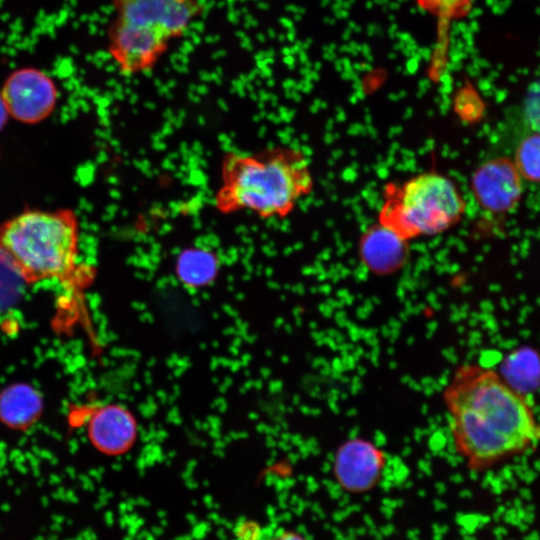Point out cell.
<instances>
[{
    "instance_id": "cell-1",
    "label": "cell",
    "mask_w": 540,
    "mask_h": 540,
    "mask_svg": "<svg viewBox=\"0 0 540 540\" xmlns=\"http://www.w3.org/2000/svg\"><path fill=\"white\" fill-rule=\"evenodd\" d=\"M455 451L484 471L540 446V419L528 394L499 371L476 363L456 368L443 391Z\"/></svg>"
},
{
    "instance_id": "cell-19",
    "label": "cell",
    "mask_w": 540,
    "mask_h": 540,
    "mask_svg": "<svg viewBox=\"0 0 540 540\" xmlns=\"http://www.w3.org/2000/svg\"><path fill=\"white\" fill-rule=\"evenodd\" d=\"M270 540H307L305 536L294 530H284Z\"/></svg>"
},
{
    "instance_id": "cell-12",
    "label": "cell",
    "mask_w": 540,
    "mask_h": 540,
    "mask_svg": "<svg viewBox=\"0 0 540 540\" xmlns=\"http://www.w3.org/2000/svg\"><path fill=\"white\" fill-rule=\"evenodd\" d=\"M217 254L207 247L192 246L177 256L175 272L179 281L188 288L199 289L211 284L219 271Z\"/></svg>"
},
{
    "instance_id": "cell-20",
    "label": "cell",
    "mask_w": 540,
    "mask_h": 540,
    "mask_svg": "<svg viewBox=\"0 0 540 540\" xmlns=\"http://www.w3.org/2000/svg\"><path fill=\"white\" fill-rule=\"evenodd\" d=\"M8 110L5 104V101L3 99L2 93L0 91V130H2L7 123L8 120Z\"/></svg>"
},
{
    "instance_id": "cell-5",
    "label": "cell",
    "mask_w": 540,
    "mask_h": 540,
    "mask_svg": "<svg viewBox=\"0 0 540 540\" xmlns=\"http://www.w3.org/2000/svg\"><path fill=\"white\" fill-rule=\"evenodd\" d=\"M113 24L165 43L182 36L200 14L199 0H113Z\"/></svg>"
},
{
    "instance_id": "cell-2",
    "label": "cell",
    "mask_w": 540,
    "mask_h": 540,
    "mask_svg": "<svg viewBox=\"0 0 540 540\" xmlns=\"http://www.w3.org/2000/svg\"><path fill=\"white\" fill-rule=\"evenodd\" d=\"M313 187L308 158L298 148L229 151L221 159L214 207L225 215L247 212L263 220L283 219Z\"/></svg>"
},
{
    "instance_id": "cell-13",
    "label": "cell",
    "mask_w": 540,
    "mask_h": 540,
    "mask_svg": "<svg viewBox=\"0 0 540 540\" xmlns=\"http://www.w3.org/2000/svg\"><path fill=\"white\" fill-rule=\"evenodd\" d=\"M499 371L503 378L519 391L529 395L540 381V355L530 349L510 353Z\"/></svg>"
},
{
    "instance_id": "cell-7",
    "label": "cell",
    "mask_w": 540,
    "mask_h": 540,
    "mask_svg": "<svg viewBox=\"0 0 540 540\" xmlns=\"http://www.w3.org/2000/svg\"><path fill=\"white\" fill-rule=\"evenodd\" d=\"M386 463V453L372 441L350 438L336 450L333 474L343 490L362 494L378 485Z\"/></svg>"
},
{
    "instance_id": "cell-3",
    "label": "cell",
    "mask_w": 540,
    "mask_h": 540,
    "mask_svg": "<svg viewBox=\"0 0 540 540\" xmlns=\"http://www.w3.org/2000/svg\"><path fill=\"white\" fill-rule=\"evenodd\" d=\"M79 222L70 209L26 210L0 225V260L26 284L56 278L71 285L77 266Z\"/></svg>"
},
{
    "instance_id": "cell-16",
    "label": "cell",
    "mask_w": 540,
    "mask_h": 540,
    "mask_svg": "<svg viewBox=\"0 0 540 540\" xmlns=\"http://www.w3.org/2000/svg\"><path fill=\"white\" fill-rule=\"evenodd\" d=\"M25 284L13 270L0 260V313L18 302Z\"/></svg>"
},
{
    "instance_id": "cell-9",
    "label": "cell",
    "mask_w": 540,
    "mask_h": 540,
    "mask_svg": "<svg viewBox=\"0 0 540 540\" xmlns=\"http://www.w3.org/2000/svg\"><path fill=\"white\" fill-rule=\"evenodd\" d=\"M358 252L362 264L369 272L378 276H388L406 265L409 258V241L377 221L361 235Z\"/></svg>"
},
{
    "instance_id": "cell-11",
    "label": "cell",
    "mask_w": 540,
    "mask_h": 540,
    "mask_svg": "<svg viewBox=\"0 0 540 540\" xmlns=\"http://www.w3.org/2000/svg\"><path fill=\"white\" fill-rule=\"evenodd\" d=\"M43 398L27 383H13L0 393V421L15 430L31 427L41 416Z\"/></svg>"
},
{
    "instance_id": "cell-4",
    "label": "cell",
    "mask_w": 540,
    "mask_h": 540,
    "mask_svg": "<svg viewBox=\"0 0 540 540\" xmlns=\"http://www.w3.org/2000/svg\"><path fill=\"white\" fill-rule=\"evenodd\" d=\"M465 210V199L453 180L431 170L386 184L378 222L411 241L451 229Z\"/></svg>"
},
{
    "instance_id": "cell-6",
    "label": "cell",
    "mask_w": 540,
    "mask_h": 540,
    "mask_svg": "<svg viewBox=\"0 0 540 540\" xmlns=\"http://www.w3.org/2000/svg\"><path fill=\"white\" fill-rule=\"evenodd\" d=\"M1 93L9 115L27 124H35L47 118L53 112L58 98L52 78L32 67L12 72Z\"/></svg>"
},
{
    "instance_id": "cell-14",
    "label": "cell",
    "mask_w": 540,
    "mask_h": 540,
    "mask_svg": "<svg viewBox=\"0 0 540 540\" xmlns=\"http://www.w3.org/2000/svg\"><path fill=\"white\" fill-rule=\"evenodd\" d=\"M513 162L522 179L540 184V132L531 130L520 140Z\"/></svg>"
},
{
    "instance_id": "cell-10",
    "label": "cell",
    "mask_w": 540,
    "mask_h": 540,
    "mask_svg": "<svg viewBox=\"0 0 540 540\" xmlns=\"http://www.w3.org/2000/svg\"><path fill=\"white\" fill-rule=\"evenodd\" d=\"M88 437L101 452L117 455L125 452L136 438V421L119 405L97 408L88 420Z\"/></svg>"
},
{
    "instance_id": "cell-8",
    "label": "cell",
    "mask_w": 540,
    "mask_h": 540,
    "mask_svg": "<svg viewBox=\"0 0 540 540\" xmlns=\"http://www.w3.org/2000/svg\"><path fill=\"white\" fill-rule=\"evenodd\" d=\"M471 188L480 208L489 213H505L520 200L522 177L512 160L506 157L490 158L474 170Z\"/></svg>"
},
{
    "instance_id": "cell-17",
    "label": "cell",
    "mask_w": 540,
    "mask_h": 540,
    "mask_svg": "<svg viewBox=\"0 0 540 540\" xmlns=\"http://www.w3.org/2000/svg\"><path fill=\"white\" fill-rule=\"evenodd\" d=\"M522 111L529 128L532 131L540 132V78L527 89Z\"/></svg>"
},
{
    "instance_id": "cell-15",
    "label": "cell",
    "mask_w": 540,
    "mask_h": 540,
    "mask_svg": "<svg viewBox=\"0 0 540 540\" xmlns=\"http://www.w3.org/2000/svg\"><path fill=\"white\" fill-rule=\"evenodd\" d=\"M473 0H415L428 14L437 18L441 25L463 17L469 11Z\"/></svg>"
},
{
    "instance_id": "cell-18",
    "label": "cell",
    "mask_w": 540,
    "mask_h": 540,
    "mask_svg": "<svg viewBox=\"0 0 540 540\" xmlns=\"http://www.w3.org/2000/svg\"><path fill=\"white\" fill-rule=\"evenodd\" d=\"M234 533L238 540H261L262 538V528L255 520L240 521Z\"/></svg>"
}]
</instances>
